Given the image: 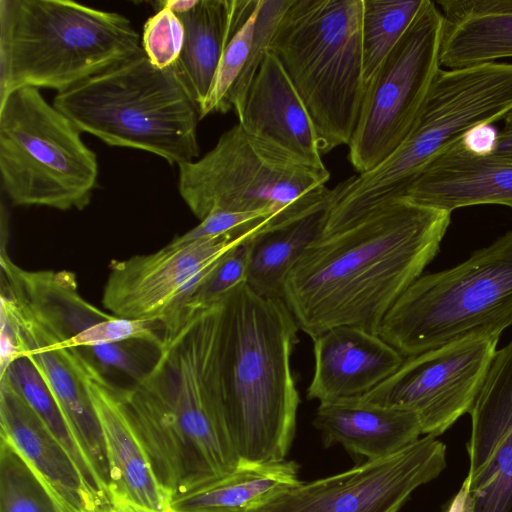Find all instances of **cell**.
I'll return each instance as SVG.
<instances>
[{
  "mask_svg": "<svg viewBox=\"0 0 512 512\" xmlns=\"http://www.w3.org/2000/svg\"><path fill=\"white\" fill-rule=\"evenodd\" d=\"M450 222L446 211L404 198L385 201L312 243L285 277L281 299L312 340L337 326L378 334L437 255Z\"/></svg>",
  "mask_w": 512,
  "mask_h": 512,
  "instance_id": "1",
  "label": "cell"
},
{
  "mask_svg": "<svg viewBox=\"0 0 512 512\" xmlns=\"http://www.w3.org/2000/svg\"><path fill=\"white\" fill-rule=\"evenodd\" d=\"M209 336L204 312L169 324L147 376L124 389L131 423L171 497L239 465L212 380Z\"/></svg>",
  "mask_w": 512,
  "mask_h": 512,
  "instance_id": "2",
  "label": "cell"
},
{
  "mask_svg": "<svg viewBox=\"0 0 512 512\" xmlns=\"http://www.w3.org/2000/svg\"><path fill=\"white\" fill-rule=\"evenodd\" d=\"M298 330L281 298L247 282L217 303L211 372L239 464L286 460L300 404L291 369Z\"/></svg>",
  "mask_w": 512,
  "mask_h": 512,
  "instance_id": "3",
  "label": "cell"
},
{
  "mask_svg": "<svg viewBox=\"0 0 512 512\" xmlns=\"http://www.w3.org/2000/svg\"><path fill=\"white\" fill-rule=\"evenodd\" d=\"M0 318L11 328L19 355L38 370L101 489L110 484L102 431L81 381L76 348L61 342L92 322L76 276L68 270H28L1 249Z\"/></svg>",
  "mask_w": 512,
  "mask_h": 512,
  "instance_id": "4",
  "label": "cell"
},
{
  "mask_svg": "<svg viewBox=\"0 0 512 512\" xmlns=\"http://www.w3.org/2000/svg\"><path fill=\"white\" fill-rule=\"evenodd\" d=\"M142 51L122 14L67 0H0V100L20 87L64 91Z\"/></svg>",
  "mask_w": 512,
  "mask_h": 512,
  "instance_id": "5",
  "label": "cell"
},
{
  "mask_svg": "<svg viewBox=\"0 0 512 512\" xmlns=\"http://www.w3.org/2000/svg\"><path fill=\"white\" fill-rule=\"evenodd\" d=\"M512 109V63L440 69L401 145L374 169L338 187L325 233L352 224L377 205L399 198L415 176L475 126L492 124Z\"/></svg>",
  "mask_w": 512,
  "mask_h": 512,
  "instance_id": "6",
  "label": "cell"
},
{
  "mask_svg": "<svg viewBox=\"0 0 512 512\" xmlns=\"http://www.w3.org/2000/svg\"><path fill=\"white\" fill-rule=\"evenodd\" d=\"M363 0H292L268 47L314 124L321 153L348 145L364 91Z\"/></svg>",
  "mask_w": 512,
  "mask_h": 512,
  "instance_id": "7",
  "label": "cell"
},
{
  "mask_svg": "<svg viewBox=\"0 0 512 512\" xmlns=\"http://www.w3.org/2000/svg\"><path fill=\"white\" fill-rule=\"evenodd\" d=\"M53 105L109 146L144 150L180 165L199 156L195 103L144 51L57 92Z\"/></svg>",
  "mask_w": 512,
  "mask_h": 512,
  "instance_id": "8",
  "label": "cell"
},
{
  "mask_svg": "<svg viewBox=\"0 0 512 512\" xmlns=\"http://www.w3.org/2000/svg\"><path fill=\"white\" fill-rule=\"evenodd\" d=\"M512 325V230L464 262L421 275L385 315L378 335L404 358Z\"/></svg>",
  "mask_w": 512,
  "mask_h": 512,
  "instance_id": "9",
  "label": "cell"
},
{
  "mask_svg": "<svg viewBox=\"0 0 512 512\" xmlns=\"http://www.w3.org/2000/svg\"><path fill=\"white\" fill-rule=\"evenodd\" d=\"M80 133L37 88L20 87L0 100V173L13 205L88 206L98 163Z\"/></svg>",
  "mask_w": 512,
  "mask_h": 512,
  "instance_id": "10",
  "label": "cell"
},
{
  "mask_svg": "<svg viewBox=\"0 0 512 512\" xmlns=\"http://www.w3.org/2000/svg\"><path fill=\"white\" fill-rule=\"evenodd\" d=\"M179 193L200 221L212 213L260 212L270 227L326 197L329 171L282 160L254 143L237 124L202 158L178 165ZM269 227V228H270Z\"/></svg>",
  "mask_w": 512,
  "mask_h": 512,
  "instance_id": "11",
  "label": "cell"
},
{
  "mask_svg": "<svg viewBox=\"0 0 512 512\" xmlns=\"http://www.w3.org/2000/svg\"><path fill=\"white\" fill-rule=\"evenodd\" d=\"M443 16L423 0L410 26L366 84L349 146V160L362 174L391 155L409 134L441 69Z\"/></svg>",
  "mask_w": 512,
  "mask_h": 512,
  "instance_id": "12",
  "label": "cell"
},
{
  "mask_svg": "<svg viewBox=\"0 0 512 512\" xmlns=\"http://www.w3.org/2000/svg\"><path fill=\"white\" fill-rule=\"evenodd\" d=\"M499 338L473 335L405 358L391 376L360 397L415 412L422 434L438 437L472 409Z\"/></svg>",
  "mask_w": 512,
  "mask_h": 512,
  "instance_id": "13",
  "label": "cell"
},
{
  "mask_svg": "<svg viewBox=\"0 0 512 512\" xmlns=\"http://www.w3.org/2000/svg\"><path fill=\"white\" fill-rule=\"evenodd\" d=\"M446 445L425 435L405 448L275 494L250 512H398L447 466Z\"/></svg>",
  "mask_w": 512,
  "mask_h": 512,
  "instance_id": "14",
  "label": "cell"
},
{
  "mask_svg": "<svg viewBox=\"0 0 512 512\" xmlns=\"http://www.w3.org/2000/svg\"><path fill=\"white\" fill-rule=\"evenodd\" d=\"M258 232L170 242L150 254L112 260L103 306L118 317L163 324L187 302L227 251Z\"/></svg>",
  "mask_w": 512,
  "mask_h": 512,
  "instance_id": "15",
  "label": "cell"
},
{
  "mask_svg": "<svg viewBox=\"0 0 512 512\" xmlns=\"http://www.w3.org/2000/svg\"><path fill=\"white\" fill-rule=\"evenodd\" d=\"M469 414L474 512H512V339L497 350Z\"/></svg>",
  "mask_w": 512,
  "mask_h": 512,
  "instance_id": "16",
  "label": "cell"
},
{
  "mask_svg": "<svg viewBox=\"0 0 512 512\" xmlns=\"http://www.w3.org/2000/svg\"><path fill=\"white\" fill-rule=\"evenodd\" d=\"M247 136L268 153L324 169L312 119L277 57L267 51L237 113Z\"/></svg>",
  "mask_w": 512,
  "mask_h": 512,
  "instance_id": "17",
  "label": "cell"
},
{
  "mask_svg": "<svg viewBox=\"0 0 512 512\" xmlns=\"http://www.w3.org/2000/svg\"><path fill=\"white\" fill-rule=\"evenodd\" d=\"M76 363L104 439L110 473L108 493L161 511L170 505L171 496L158 481L131 423L123 387L109 380L82 349L76 348Z\"/></svg>",
  "mask_w": 512,
  "mask_h": 512,
  "instance_id": "18",
  "label": "cell"
},
{
  "mask_svg": "<svg viewBox=\"0 0 512 512\" xmlns=\"http://www.w3.org/2000/svg\"><path fill=\"white\" fill-rule=\"evenodd\" d=\"M0 436L43 483L58 512H97L108 497L98 495L52 432L22 395L0 380Z\"/></svg>",
  "mask_w": 512,
  "mask_h": 512,
  "instance_id": "19",
  "label": "cell"
},
{
  "mask_svg": "<svg viewBox=\"0 0 512 512\" xmlns=\"http://www.w3.org/2000/svg\"><path fill=\"white\" fill-rule=\"evenodd\" d=\"M399 198L449 213L481 204L512 209V160L475 155L460 139L431 160Z\"/></svg>",
  "mask_w": 512,
  "mask_h": 512,
  "instance_id": "20",
  "label": "cell"
},
{
  "mask_svg": "<svg viewBox=\"0 0 512 512\" xmlns=\"http://www.w3.org/2000/svg\"><path fill=\"white\" fill-rule=\"evenodd\" d=\"M314 373L307 398L320 402L362 396L391 376L405 358L378 334L333 327L313 339Z\"/></svg>",
  "mask_w": 512,
  "mask_h": 512,
  "instance_id": "21",
  "label": "cell"
},
{
  "mask_svg": "<svg viewBox=\"0 0 512 512\" xmlns=\"http://www.w3.org/2000/svg\"><path fill=\"white\" fill-rule=\"evenodd\" d=\"M313 425L326 448L340 444L366 460L393 454L422 434L415 412L368 403L360 396L320 402Z\"/></svg>",
  "mask_w": 512,
  "mask_h": 512,
  "instance_id": "22",
  "label": "cell"
},
{
  "mask_svg": "<svg viewBox=\"0 0 512 512\" xmlns=\"http://www.w3.org/2000/svg\"><path fill=\"white\" fill-rule=\"evenodd\" d=\"M257 4L258 0H199L189 12L178 15L184 27V44L171 68L199 116L229 40Z\"/></svg>",
  "mask_w": 512,
  "mask_h": 512,
  "instance_id": "23",
  "label": "cell"
},
{
  "mask_svg": "<svg viewBox=\"0 0 512 512\" xmlns=\"http://www.w3.org/2000/svg\"><path fill=\"white\" fill-rule=\"evenodd\" d=\"M440 65L457 69L512 58V0H438Z\"/></svg>",
  "mask_w": 512,
  "mask_h": 512,
  "instance_id": "24",
  "label": "cell"
},
{
  "mask_svg": "<svg viewBox=\"0 0 512 512\" xmlns=\"http://www.w3.org/2000/svg\"><path fill=\"white\" fill-rule=\"evenodd\" d=\"M336 194L335 186L306 212L266 228L250 239L246 282L256 293L281 298L288 272L303 252L323 235Z\"/></svg>",
  "mask_w": 512,
  "mask_h": 512,
  "instance_id": "25",
  "label": "cell"
},
{
  "mask_svg": "<svg viewBox=\"0 0 512 512\" xmlns=\"http://www.w3.org/2000/svg\"><path fill=\"white\" fill-rule=\"evenodd\" d=\"M298 465L285 460L263 465L239 464L219 477L171 497L176 512H250L275 494L301 483Z\"/></svg>",
  "mask_w": 512,
  "mask_h": 512,
  "instance_id": "26",
  "label": "cell"
},
{
  "mask_svg": "<svg viewBox=\"0 0 512 512\" xmlns=\"http://www.w3.org/2000/svg\"><path fill=\"white\" fill-rule=\"evenodd\" d=\"M0 380L12 385L27 401L47 428L68 451L90 487L100 496H106L98 479L70 433L64 417L50 390L32 362L18 357L0 372Z\"/></svg>",
  "mask_w": 512,
  "mask_h": 512,
  "instance_id": "27",
  "label": "cell"
},
{
  "mask_svg": "<svg viewBox=\"0 0 512 512\" xmlns=\"http://www.w3.org/2000/svg\"><path fill=\"white\" fill-rule=\"evenodd\" d=\"M423 0H363L361 42L367 84L400 41Z\"/></svg>",
  "mask_w": 512,
  "mask_h": 512,
  "instance_id": "28",
  "label": "cell"
},
{
  "mask_svg": "<svg viewBox=\"0 0 512 512\" xmlns=\"http://www.w3.org/2000/svg\"><path fill=\"white\" fill-rule=\"evenodd\" d=\"M0 512H57L49 492L20 454L0 442Z\"/></svg>",
  "mask_w": 512,
  "mask_h": 512,
  "instance_id": "29",
  "label": "cell"
},
{
  "mask_svg": "<svg viewBox=\"0 0 512 512\" xmlns=\"http://www.w3.org/2000/svg\"><path fill=\"white\" fill-rule=\"evenodd\" d=\"M259 3L249 18L237 29L229 40L219 63L214 82L205 104L200 111V119L210 113L229 111L228 98L238 77L247 62L255 23L259 12Z\"/></svg>",
  "mask_w": 512,
  "mask_h": 512,
  "instance_id": "30",
  "label": "cell"
},
{
  "mask_svg": "<svg viewBox=\"0 0 512 512\" xmlns=\"http://www.w3.org/2000/svg\"><path fill=\"white\" fill-rule=\"evenodd\" d=\"M250 239L227 251L179 310H197L213 306L233 288L246 282L251 250Z\"/></svg>",
  "mask_w": 512,
  "mask_h": 512,
  "instance_id": "31",
  "label": "cell"
},
{
  "mask_svg": "<svg viewBox=\"0 0 512 512\" xmlns=\"http://www.w3.org/2000/svg\"><path fill=\"white\" fill-rule=\"evenodd\" d=\"M291 2L292 0H260L249 56L228 98L229 110L234 109L236 114L243 105L252 80L268 51L273 34Z\"/></svg>",
  "mask_w": 512,
  "mask_h": 512,
  "instance_id": "32",
  "label": "cell"
},
{
  "mask_svg": "<svg viewBox=\"0 0 512 512\" xmlns=\"http://www.w3.org/2000/svg\"><path fill=\"white\" fill-rule=\"evenodd\" d=\"M184 36V27L179 16L166 7H160L143 26L141 46L156 67L167 69L178 60Z\"/></svg>",
  "mask_w": 512,
  "mask_h": 512,
  "instance_id": "33",
  "label": "cell"
},
{
  "mask_svg": "<svg viewBox=\"0 0 512 512\" xmlns=\"http://www.w3.org/2000/svg\"><path fill=\"white\" fill-rule=\"evenodd\" d=\"M272 218L260 212H215L201 220L186 233L175 237L171 242L180 244L203 238H211L232 232H247L269 228Z\"/></svg>",
  "mask_w": 512,
  "mask_h": 512,
  "instance_id": "34",
  "label": "cell"
},
{
  "mask_svg": "<svg viewBox=\"0 0 512 512\" xmlns=\"http://www.w3.org/2000/svg\"><path fill=\"white\" fill-rule=\"evenodd\" d=\"M132 342L135 341L99 345L82 350L102 371L116 370L132 378L137 384L147 376L153 365L142 359L140 353L131 345Z\"/></svg>",
  "mask_w": 512,
  "mask_h": 512,
  "instance_id": "35",
  "label": "cell"
},
{
  "mask_svg": "<svg viewBox=\"0 0 512 512\" xmlns=\"http://www.w3.org/2000/svg\"><path fill=\"white\" fill-rule=\"evenodd\" d=\"M498 133L492 124H482L467 131L461 141L464 147L475 155H490L496 147Z\"/></svg>",
  "mask_w": 512,
  "mask_h": 512,
  "instance_id": "36",
  "label": "cell"
},
{
  "mask_svg": "<svg viewBox=\"0 0 512 512\" xmlns=\"http://www.w3.org/2000/svg\"><path fill=\"white\" fill-rule=\"evenodd\" d=\"M97 512H158L144 508L129 499L115 494L108 493L107 499L103 501ZM159 512H176L173 508L167 507Z\"/></svg>",
  "mask_w": 512,
  "mask_h": 512,
  "instance_id": "37",
  "label": "cell"
},
{
  "mask_svg": "<svg viewBox=\"0 0 512 512\" xmlns=\"http://www.w3.org/2000/svg\"><path fill=\"white\" fill-rule=\"evenodd\" d=\"M502 119L503 128L498 133L492 155L512 160V109Z\"/></svg>",
  "mask_w": 512,
  "mask_h": 512,
  "instance_id": "38",
  "label": "cell"
},
{
  "mask_svg": "<svg viewBox=\"0 0 512 512\" xmlns=\"http://www.w3.org/2000/svg\"><path fill=\"white\" fill-rule=\"evenodd\" d=\"M475 500L470 489V481L466 476L460 489L453 497L446 512H474Z\"/></svg>",
  "mask_w": 512,
  "mask_h": 512,
  "instance_id": "39",
  "label": "cell"
},
{
  "mask_svg": "<svg viewBox=\"0 0 512 512\" xmlns=\"http://www.w3.org/2000/svg\"><path fill=\"white\" fill-rule=\"evenodd\" d=\"M199 0H166L159 2L160 7H166L177 15L189 12ZM159 7V8H160Z\"/></svg>",
  "mask_w": 512,
  "mask_h": 512,
  "instance_id": "40",
  "label": "cell"
},
{
  "mask_svg": "<svg viewBox=\"0 0 512 512\" xmlns=\"http://www.w3.org/2000/svg\"><path fill=\"white\" fill-rule=\"evenodd\" d=\"M58 512V511H57Z\"/></svg>",
  "mask_w": 512,
  "mask_h": 512,
  "instance_id": "41",
  "label": "cell"
}]
</instances>
